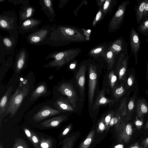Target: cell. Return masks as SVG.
Listing matches in <instances>:
<instances>
[{
    "instance_id": "1",
    "label": "cell",
    "mask_w": 148,
    "mask_h": 148,
    "mask_svg": "<svg viewBox=\"0 0 148 148\" xmlns=\"http://www.w3.org/2000/svg\"><path fill=\"white\" fill-rule=\"evenodd\" d=\"M86 41L82 30L79 28L67 25H56L54 24L45 44L59 47L72 42H82Z\"/></svg>"
},
{
    "instance_id": "2",
    "label": "cell",
    "mask_w": 148,
    "mask_h": 148,
    "mask_svg": "<svg viewBox=\"0 0 148 148\" xmlns=\"http://www.w3.org/2000/svg\"><path fill=\"white\" fill-rule=\"evenodd\" d=\"M81 52L79 48L54 51L48 55L45 58L46 60L49 58H53V60L43 66L45 68H60L75 58Z\"/></svg>"
},
{
    "instance_id": "3",
    "label": "cell",
    "mask_w": 148,
    "mask_h": 148,
    "mask_svg": "<svg viewBox=\"0 0 148 148\" xmlns=\"http://www.w3.org/2000/svg\"><path fill=\"white\" fill-rule=\"evenodd\" d=\"M29 86H24L17 88L10 98L7 105L5 114H10L12 118L17 112L24 98L28 94Z\"/></svg>"
},
{
    "instance_id": "4",
    "label": "cell",
    "mask_w": 148,
    "mask_h": 148,
    "mask_svg": "<svg viewBox=\"0 0 148 148\" xmlns=\"http://www.w3.org/2000/svg\"><path fill=\"white\" fill-rule=\"evenodd\" d=\"M54 25L48 24L30 32L26 36L27 42L31 45H45Z\"/></svg>"
},
{
    "instance_id": "5",
    "label": "cell",
    "mask_w": 148,
    "mask_h": 148,
    "mask_svg": "<svg viewBox=\"0 0 148 148\" xmlns=\"http://www.w3.org/2000/svg\"><path fill=\"white\" fill-rule=\"evenodd\" d=\"M16 14L13 10L4 11L0 14V29L10 34L18 32Z\"/></svg>"
},
{
    "instance_id": "6",
    "label": "cell",
    "mask_w": 148,
    "mask_h": 148,
    "mask_svg": "<svg viewBox=\"0 0 148 148\" xmlns=\"http://www.w3.org/2000/svg\"><path fill=\"white\" fill-rule=\"evenodd\" d=\"M18 32L5 36H0V56L4 57L13 53L18 37Z\"/></svg>"
},
{
    "instance_id": "7",
    "label": "cell",
    "mask_w": 148,
    "mask_h": 148,
    "mask_svg": "<svg viewBox=\"0 0 148 148\" xmlns=\"http://www.w3.org/2000/svg\"><path fill=\"white\" fill-rule=\"evenodd\" d=\"M130 3L129 0H126L122 2L119 5L109 23L108 30L109 32H114L120 28L124 21L127 8Z\"/></svg>"
},
{
    "instance_id": "8",
    "label": "cell",
    "mask_w": 148,
    "mask_h": 148,
    "mask_svg": "<svg viewBox=\"0 0 148 148\" xmlns=\"http://www.w3.org/2000/svg\"><path fill=\"white\" fill-rule=\"evenodd\" d=\"M88 71V106L89 108H90L93 103L97 82V74L95 65L90 64Z\"/></svg>"
},
{
    "instance_id": "9",
    "label": "cell",
    "mask_w": 148,
    "mask_h": 148,
    "mask_svg": "<svg viewBox=\"0 0 148 148\" xmlns=\"http://www.w3.org/2000/svg\"><path fill=\"white\" fill-rule=\"evenodd\" d=\"M131 54L130 56L128 52L120 53L117 64L116 68L114 71L120 82L124 81L125 78L129 60Z\"/></svg>"
},
{
    "instance_id": "10",
    "label": "cell",
    "mask_w": 148,
    "mask_h": 148,
    "mask_svg": "<svg viewBox=\"0 0 148 148\" xmlns=\"http://www.w3.org/2000/svg\"><path fill=\"white\" fill-rule=\"evenodd\" d=\"M115 128L118 132L119 142L128 143L131 138L133 133L132 123H125L121 121L115 125Z\"/></svg>"
},
{
    "instance_id": "11",
    "label": "cell",
    "mask_w": 148,
    "mask_h": 148,
    "mask_svg": "<svg viewBox=\"0 0 148 148\" xmlns=\"http://www.w3.org/2000/svg\"><path fill=\"white\" fill-rule=\"evenodd\" d=\"M41 20L34 18H29L19 23L18 25V33L22 35L31 32L37 29L42 23Z\"/></svg>"
},
{
    "instance_id": "12",
    "label": "cell",
    "mask_w": 148,
    "mask_h": 148,
    "mask_svg": "<svg viewBox=\"0 0 148 148\" xmlns=\"http://www.w3.org/2000/svg\"><path fill=\"white\" fill-rule=\"evenodd\" d=\"M58 90L62 94L67 97L68 101L73 108L76 109L77 97L76 92L71 85L69 83H63L59 86Z\"/></svg>"
},
{
    "instance_id": "13",
    "label": "cell",
    "mask_w": 148,
    "mask_h": 148,
    "mask_svg": "<svg viewBox=\"0 0 148 148\" xmlns=\"http://www.w3.org/2000/svg\"><path fill=\"white\" fill-rule=\"evenodd\" d=\"M130 45L131 53L134 57L135 64L138 62V56L140 47V40L138 33L134 27L131 28L130 35Z\"/></svg>"
},
{
    "instance_id": "14",
    "label": "cell",
    "mask_w": 148,
    "mask_h": 148,
    "mask_svg": "<svg viewBox=\"0 0 148 148\" xmlns=\"http://www.w3.org/2000/svg\"><path fill=\"white\" fill-rule=\"evenodd\" d=\"M28 58V54L23 47L17 53L15 56L14 67L16 73L18 74L25 66Z\"/></svg>"
},
{
    "instance_id": "15",
    "label": "cell",
    "mask_w": 148,
    "mask_h": 148,
    "mask_svg": "<svg viewBox=\"0 0 148 148\" xmlns=\"http://www.w3.org/2000/svg\"><path fill=\"white\" fill-rule=\"evenodd\" d=\"M118 76L114 71L111 70L105 75L103 82V88L106 92H112L114 89L118 84Z\"/></svg>"
},
{
    "instance_id": "16",
    "label": "cell",
    "mask_w": 148,
    "mask_h": 148,
    "mask_svg": "<svg viewBox=\"0 0 148 148\" xmlns=\"http://www.w3.org/2000/svg\"><path fill=\"white\" fill-rule=\"evenodd\" d=\"M61 112L49 106H45L35 114L33 119L35 122H37L47 117L59 114Z\"/></svg>"
},
{
    "instance_id": "17",
    "label": "cell",
    "mask_w": 148,
    "mask_h": 148,
    "mask_svg": "<svg viewBox=\"0 0 148 148\" xmlns=\"http://www.w3.org/2000/svg\"><path fill=\"white\" fill-rule=\"evenodd\" d=\"M54 0H40L39 1L41 10L44 12L49 21L53 22L56 16L53 6Z\"/></svg>"
},
{
    "instance_id": "18",
    "label": "cell",
    "mask_w": 148,
    "mask_h": 148,
    "mask_svg": "<svg viewBox=\"0 0 148 148\" xmlns=\"http://www.w3.org/2000/svg\"><path fill=\"white\" fill-rule=\"evenodd\" d=\"M124 82L126 89L129 92L136 88L137 87V81L134 69H129Z\"/></svg>"
},
{
    "instance_id": "19",
    "label": "cell",
    "mask_w": 148,
    "mask_h": 148,
    "mask_svg": "<svg viewBox=\"0 0 148 148\" xmlns=\"http://www.w3.org/2000/svg\"><path fill=\"white\" fill-rule=\"evenodd\" d=\"M86 70V64H83L80 67L76 75V81L79 88L81 101L83 100L84 92Z\"/></svg>"
},
{
    "instance_id": "20",
    "label": "cell",
    "mask_w": 148,
    "mask_h": 148,
    "mask_svg": "<svg viewBox=\"0 0 148 148\" xmlns=\"http://www.w3.org/2000/svg\"><path fill=\"white\" fill-rule=\"evenodd\" d=\"M36 11L35 8L29 4L21 6L20 10L18 11L19 23L33 18Z\"/></svg>"
},
{
    "instance_id": "21",
    "label": "cell",
    "mask_w": 148,
    "mask_h": 148,
    "mask_svg": "<svg viewBox=\"0 0 148 148\" xmlns=\"http://www.w3.org/2000/svg\"><path fill=\"white\" fill-rule=\"evenodd\" d=\"M108 49L115 51L117 55L119 53L128 52L127 44L123 37L121 36L113 42Z\"/></svg>"
},
{
    "instance_id": "22",
    "label": "cell",
    "mask_w": 148,
    "mask_h": 148,
    "mask_svg": "<svg viewBox=\"0 0 148 148\" xmlns=\"http://www.w3.org/2000/svg\"><path fill=\"white\" fill-rule=\"evenodd\" d=\"M105 92L106 91L103 88L99 92L93 106V110L97 109L101 105L114 103L115 101L113 99H109L106 97Z\"/></svg>"
},
{
    "instance_id": "23",
    "label": "cell",
    "mask_w": 148,
    "mask_h": 148,
    "mask_svg": "<svg viewBox=\"0 0 148 148\" xmlns=\"http://www.w3.org/2000/svg\"><path fill=\"white\" fill-rule=\"evenodd\" d=\"M136 116L139 119L143 118L144 116L148 113V106L143 99L138 100L136 104Z\"/></svg>"
},
{
    "instance_id": "24",
    "label": "cell",
    "mask_w": 148,
    "mask_h": 148,
    "mask_svg": "<svg viewBox=\"0 0 148 148\" xmlns=\"http://www.w3.org/2000/svg\"><path fill=\"white\" fill-rule=\"evenodd\" d=\"M148 0H138L135 5L136 17L137 23L140 25L143 20L145 7Z\"/></svg>"
},
{
    "instance_id": "25",
    "label": "cell",
    "mask_w": 148,
    "mask_h": 148,
    "mask_svg": "<svg viewBox=\"0 0 148 148\" xmlns=\"http://www.w3.org/2000/svg\"><path fill=\"white\" fill-rule=\"evenodd\" d=\"M66 119L64 115L59 116L45 121L40 124L43 127H57Z\"/></svg>"
},
{
    "instance_id": "26",
    "label": "cell",
    "mask_w": 148,
    "mask_h": 148,
    "mask_svg": "<svg viewBox=\"0 0 148 148\" xmlns=\"http://www.w3.org/2000/svg\"><path fill=\"white\" fill-rule=\"evenodd\" d=\"M13 88L12 86L9 87L6 90L5 94L1 98L0 102V115H2L5 112L6 108L10 99L11 93Z\"/></svg>"
},
{
    "instance_id": "27",
    "label": "cell",
    "mask_w": 148,
    "mask_h": 148,
    "mask_svg": "<svg viewBox=\"0 0 148 148\" xmlns=\"http://www.w3.org/2000/svg\"><path fill=\"white\" fill-rule=\"evenodd\" d=\"M69 101L62 99L57 100L54 103L55 107L60 111H73L74 109Z\"/></svg>"
},
{
    "instance_id": "28",
    "label": "cell",
    "mask_w": 148,
    "mask_h": 148,
    "mask_svg": "<svg viewBox=\"0 0 148 148\" xmlns=\"http://www.w3.org/2000/svg\"><path fill=\"white\" fill-rule=\"evenodd\" d=\"M126 91L124 82H121L120 84H118L112 92L113 99L117 102L119 99L125 93Z\"/></svg>"
},
{
    "instance_id": "29",
    "label": "cell",
    "mask_w": 148,
    "mask_h": 148,
    "mask_svg": "<svg viewBox=\"0 0 148 148\" xmlns=\"http://www.w3.org/2000/svg\"><path fill=\"white\" fill-rule=\"evenodd\" d=\"M107 45L105 44L97 46L89 51L88 55L93 58H97L101 57L103 58L105 52L107 49Z\"/></svg>"
},
{
    "instance_id": "30",
    "label": "cell",
    "mask_w": 148,
    "mask_h": 148,
    "mask_svg": "<svg viewBox=\"0 0 148 148\" xmlns=\"http://www.w3.org/2000/svg\"><path fill=\"white\" fill-rule=\"evenodd\" d=\"M117 55L116 52L112 50L107 49L105 51L103 58L107 62L108 70H111L113 67Z\"/></svg>"
},
{
    "instance_id": "31",
    "label": "cell",
    "mask_w": 148,
    "mask_h": 148,
    "mask_svg": "<svg viewBox=\"0 0 148 148\" xmlns=\"http://www.w3.org/2000/svg\"><path fill=\"white\" fill-rule=\"evenodd\" d=\"M138 88L135 89L133 95L130 98L127 106V118L130 119L135 108L136 99L137 95Z\"/></svg>"
},
{
    "instance_id": "32",
    "label": "cell",
    "mask_w": 148,
    "mask_h": 148,
    "mask_svg": "<svg viewBox=\"0 0 148 148\" xmlns=\"http://www.w3.org/2000/svg\"><path fill=\"white\" fill-rule=\"evenodd\" d=\"M47 89L45 85L42 84L38 86L32 93L30 97L31 101H34L40 96L46 94Z\"/></svg>"
},
{
    "instance_id": "33",
    "label": "cell",
    "mask_w": 148,
    "mask_h": 148,
    "mask_svg": "<svg viewBox=\"0 0 148 148\" xmlns=\"http://www.w3.org/2000/svg\"><path fill=\"white\" fill-rule=\"evenodd\" d=\"M116 3V0H106L101 8L105 16L110 13Z\"/></svg>"
},
{
    "instance_id": "34",
    "label": "cell",
    "mask_w": 148,
    "mask_h": 148,
    "mask_svg": "<svg viewBox=\"0 0 148 148\" xmlns=\"http://www.w3.org/2000/svg\"><path fill=\"white\" fill-rule=\"evenodd\" d=\"M95 134V130L90 131L80 145L79 148H89L93 141Z\"/></svg>"
},
{
    "instance_id": "35",
    "label": "cell",
    "mask_w": 148,
    "mask_h": 148,
    "mask_svg": "<svg viewBox=\"0 0 148 148\" xmlns=\"http://www.w3.org/2000/svg\"><path fill=\"white\" fill-rule=\"evenodd\" d=\"M137 30L148 38V18L142 21Z\"/></svg>"
},
{
    "instance_id": "36",
    "label": "cell",
    "mask_w": 148,
    "mask_h": 148,
    "mask_svg": "<svg viewBox=\"0 0 148 148\" xmlns=\"http://www.w3.org/2000/svg\"><path fill=\"white\" fill-rule=\"evenodd\" d=\"M127 98L124 97L121 100L120 106L116 112L121 116H125L127 114Z\"/></svg>"
},
{
    "instance_id": "37",
    "label": "cell",
    "mask_w": 148,
    "mask_h": 148,
    "mask_svg": "<svg viewBox=\"0 0 148 148\" xmlns=\"http://www.w3.org/2000/svg\"><path fill=\"white\" fill-rule=\"evenodd\" d=\"M40 148H52L53 142V140L49 138H46L40 137Z\"/></svg>"
},
{
    "instance_id": "38",
    "label": "cell",
    "mask_w": 148,
    "mask_h": 148,
    "mask_svg": "<svg viewBox=\"0 0 148 148\" xmlns=\"http://www.w3.org/2000/svg\"><path fill=\"white\" fill-rule=\"evenodd\" d=\"M76 139V136L75 135L67 137L63 141L61 148H72Z\"/></svg>"
},
{
    "instance_id": "39",
    "label": "cell",
    "mask_w": 148,
    "mask_h": 148,
    "mask_svg": "<svg viewBox=\"0 0 148 148\" xmlns=\"http://www.w3.org/2000/svg\"><path fill=\"white\" fill-rule=\"evenodd\" d=\"M12 148H29L25 141L23 139L16 138Z\"/></svg>"
},
{
    "instance_id": "40",
    "label": "cell",
    "mask_w": 148,
    "mask_h": 148,
    "mask_svg": "<svg viewBox=\"0 0 148 148\" xmlns=\"http://www.w3.org/2000/svg\"><path fill=\"white\" fill-rule=\"evenodd\" d=\"M105 16L101 8H99V10L92 23V26L95 27Z\"/></svg>"
},
{
    "instance_id": "41",
    "label": "cell",
    "mask_w": 148,
    "mask_h": 148,
    "mask_svg": "<svg viewBox=\"0 0 148 148\" xmlns=\"http://www.w3.org/2000/svg\"><path fill=\"white\" fill-rule=\"evenodd\" d=\"M116 113V114H114L111 119L108 127V129L110 127L119 123L121 121L120 114L117 112Z\"/></svg>"
},
{
    "instance_id": "42",
    "label": "cell",
    "mask_w": 148,
    "mask_h": 148,
    "mask_svg": "<svg viewBox=\"0 0 148 148\" xmlns=\"http://www.w3.org/2000/svg\"><path fill=\"white\" fill-rule=\"evenodd\" d=\"M115 112L111 111L108 112L103 118L106 127V131H107L108 129V127L110 121L112 117L114 115Z\"/></svg>"
},
{
    "instance_id": "43",
    "label": "cell",
    "mask_w": 148,
    "mask_h": 148,
    "mask_svg": "<svg viewBox=\"0 0 148 148\" xmlns=\"http://www.w3.org/2000/svg\"><path fill=\"white\" fill-rule=\"evenodd\" d=\"M31 141L35 148H40V138L35 133L32 132Z\"/></svg>"
},
{
    "instance_id": "44",
    "label": "cell",
    "mask_w": 148,
    "mask_h": 148,
    "mask_svg": "<svg viewBox=\"0 0 148 148\" xmlns=\"http://www.w3.org/2000/svg\"><path fill=\"white\" fill-rule=\"evenodd\" d=\"M106 127L103 118L99 121L97 128V133H101L106 130Z\"/></svg>"
},
{
    "instance_id": "45",
    "label": "cell",
    "mask_w": 148,
    "mask_h": 148,
    "mask_svg": "<svg viewBox=\"0 0 148 148\" xmlns=\"http://www.w3.org/2000/svg\"><path fill=\"white\" fill-rule=\"evenodd\" d=\"M8 1L15 5L20 4L24 5L29 4V0H8Z\"/></svg>"
},
{
    "instance_id": "46",
    "label": "cell",
    "mask_w": 148,
    "mask_h": 148,
    "mask_svg": "<svg viewBox=\"0 0 148 148\" xmlns=\"http://www.w3.org/2000/svg\"><path fill=\"white\" fill-rule=\"evenodd\" d=\"M134 123L137 129L138 130H140L141 128L143 123V118L140 119L136 116Z\"/></svg>"
},
{
    "instance_id": "47",
    "label": "cell",
    "mask_w": 148,
    "mask_h": 148,
    "mask_svg": "<svg viewBox=\"0 0 148 148\" xmlns=\"http://www.w3.org/2000/svg\"><path fill=\"white\" fill-rule=\"evenodd\" d=\"M82 29L83 34L85 37L86 40H90V36L91 33V30L90 29H85L84 28H82Z\"/></svg>"
},
{
    "instance_id": "48",
    "label": "cell",
    "mask_w": 148,
    "mask_h": 148,
    "mask_svg": "<svg viewBox=\"0 0 148 148\" xmlns=\"http://www.w3.org/2000/svg\"><path fill=\"white\" fill-rule=\"evenodd\" d=\"M148 18V0L146 4L143 17V21Z\"/></svg>"
},
{
    "instance_id": "49",
    "label": "cell",
    "mask_w": 148,
    "mask_h": 148,
    "mask_svg": "<svg viewBox=\"0 0 148 148\" xmlns=\"http://www.w3.org/2000/svg\"><path fill=\"white\" fill-rule=\"evenodd\" d=\"M24 130L26 136L31 141L32 136V132L26 128H25L24 129Z\"/></svg>"
},
{
    "instance_id": "50",
    "label": "cell",
    "mask_w": 148,
    "mask_h": 148,
    "mask_svg": "<svg viewBox=\"0 0 148 148\" xmlns=\"http://www.w3.org/2000/svg\"><path fill=\"white\" fill-rule=\"evenodd\" d=\"M69 0H59L60 4L58 5L59 8L62 9L64 5L66 4Z\"/></svg>"
},
{
    "instance_id": "51",
    "label": "cell",
    "mask_w": 148,
    "mask_h": 148,
    "mask_svg": "<svg viewBox=\"0 0 148 148\" xmlns=\"http://www.w3.org/2000/svg\"><path fill=\"white\" fill-rule=\"evenodd\" d=\"M71 128V125H70L68 126L62 132V136H64L66 135L69 132Z\"/></svg>"
},
{
    "instance_id": "52",
    "label": "cell",
    "mask_w": 148,
    "mask_h": 148,
    "mask_svg": "<svg viewBox=\"0 0 148 148\" xmlns=\"http://www.w3.org/2000/svg\"><path fill=\"white\" fill-rule=\"evenodd\" d=\"M141 146L144 148H148V137L143 140Z\"/></svg>"
},
{
    "instance_id": "53",
    "label": "cell",
    "mask_w": 148,
    "mask_h": 148,
    "mask_svg": "<svg viewBox=\"0 0 148 148\" xmlns=\"http://www.w3.org/2000/svg\"><path fill=\"white\" fill-rule=\"evenodd\" d=\"M127 148H144L141 146L139 145V143L137 142L134 144L128 147Z\"/></svg>"
},
{
    "instance_id": "54",
    "label": "cell",
    "mask_w": 148,
    "mask_h": 148,
    "mask_svg": "<svg viewBox=\"0 0 148 148\" xmlns=\"http://www.w3.org/2000/svg\"><path fill=\"white\" fill-rule=\"evenodd\" d=\"M106 0H97V4L98 7L100 8H101L103 5Z\"/></svg>"
},
{
    "instance_id": "55",
    "label": "cell",
    "mask_w": 148,
    "mask_h": 148,
    "mask_svg": "<svg viewBox=\"0 0 148 148\" xmlns=\"http://www.w3.org/2000/svg\"><path fill=\"white\" fill-rule=\"evenodd\" d=\"M124 146L122 144H119L115 145L113 148H124Z\"/></svg>"
},
{
    "instance_id": "56",
    "label": "cell",
    "mask_w": 148,
    "mask_h": 148,
    "mask_svg": "<svg viewBox=\"0 0 148 148\" xmlns=\"http://www.w3.org/2000/svg\"><path fill=\"white\" fill-rule=\"evenodd\" d=\"M76 63L75 62L71 63L69 66V68L72 69L74 68L76 66Z\"/></svg>"
},
{
    "instance_id": "57",
    "label": "cell",
    "mask_w": 148,
    "mask_h": 148,
    "mask_svg": "<svg viewBox=\"0 0 148 148\" xmlns=\"http://www.w3.org/2000/svg\"><path fill=\"white\" fill-rule=\"evenodd\" d=\"M146 78L147 80H148V58L147 60V67H146Z\"/></svg>"
},
{
    "instance_id": "58",
    "label": "cell",
    "mask_w": 148,
    "mask_h": 148,
    "mask_svg": "<svg viewBox=\"0 0 148 148\" xmlns=\"http://www.w3.org/2000/svg\"><path fill=\"white\" fill-rule=\"evenodd\" d=\"M145 129H148V121L147 122L146 124H145Z\"/></svg>"
},
{
    "instance_id": "59",
    "label": "cell",
    "mask_w": 148,
    "mask_h": 148,
    "mask_svg": "<svg viewBox=\"0 0 148 148\" xmlns=\"http://www.w3.org/2000/svg\"><path fill=\"white\" fill-rule=\"evenodd\" d=\"M0 148H3V147L1 143L0 144Z\"/></svg>"
},
{
    "instance_id": "60",
    "label": "cell",
    "mask_w": 148,
    "mask_h": 148,
    "mask_svg": "<svg viewBox=\"0 0 148 148\" xmlns=\"http://www.w3.org/2000/svg\"><path fill=\"white\" fill-rule=\"evenodd\" d=\"M5 0H0V3H3L4 1Z\"/></svg>"
},
{
    "instance_id": "61",
    "label": "cell",
    "mask_w": 148,
    "mask_h": 148,
    "mask_svg": "<svg viewBox=\"0 0 148 148\" xmlns=\"http://www.w3.org/2000/svg\"><path fill=\"white\" fill-rule=\"evenodd\" d=\"M146 41H147V42H148V38H147L146 40Z\"/></svg>"
}]
</instances>
